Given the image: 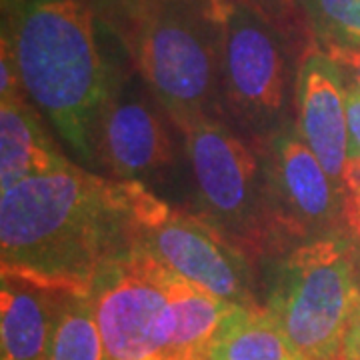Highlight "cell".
Listing matches in <instances>:
<instances>
[{
	"instance_id": "1",
	"label": "cell",
	"mask_w": 360,
	"mask_h": 360,
	"mask_svg": "<svg viewBox=\"0 0 360 360\" xmlns=\"http://www.w3.org/2000/svg\"><path fill=\"white\" fill-rule=\"evenodd\" d=\"M130 186L70 162L0 194V274L89 296L98 272L134 250Z\"/></svg>"
},
{
	"instance_id": "15",
	"label": "cell",
	"mask_w": 360,
	"mask_h": 360,
	"mask_svg": "<svg viewBox=\"0 0 360 360\" xmlns=\"http://www.w3.org/2000/svg\"><path fill=\"white\" fill-rule=\"evenodd\" d=\"M210 360H309L264 307H234L220 326Z\"/></svg>"
},
{
	"instance_id": "18",
	"label": "cell",
	"mask_w": 360,
	"mask_h": 360,
	"mask_svg": "<svg viewBox=\"0 0 360 360\" xmlns=\"http://www.w3.org/2000/svg\"><path fill=\"white\" fill-rule=\"evenodd\" d=\"M238 2L264 14L269 20H272L278 28H283L288 37H292L304 49L312 46L309 28L300 13V0H238Z\"/></svg>"
},
{
	"instance_id": "3",
	"label": "cell",
	"mask_w": 360,
	"mask_h": 360,
	"mask_svg": "<svg viewBox=\"0 0 360 360\" xmlns=\"http://www.w3.org/2000/svg\"><path fill=\"white\" fill-rule=\"evenodd\" d=\"M262 288L269 310L309 360H342L360 307V243L350 231L292 246L270 262Z\"/></svg>"
},
{
	"instance_id": "9",
	"label": "cell",
	"mask_w": 360,
	"mask_h": 360,
	"mask_svg": "<svg viewBox=\"0 0 360 360\" xmlns=\"http://www.w3.org/2000/svg\"><path fill=\"white\" fill-rule=\"evenodd\" d=\"M89 296L106 360H167L174 310L165 266L134 248L98 272Z\"/></svg>"
},
{
	"instance_id": "19",
	"label": "cell",
	"mask_w": 360,
	"mask_h": 360,
	"mask_svg": "<svg viewBox=\"0 0 360 360\" xmlns=\"http://www.w3.org/2000/svg\"><path fill=\"white\" fill-rule=\"evenodd\" d=\"M94 13L124 39L130 26L153 0H84Z\"/></svg>"
},
{
	"instance_id": "7",
	"label": "cell",
	"mask_w": 360,
	"mask_h": 360,
	"mask_svg": "<svg viewBox=\"0 0 360 360\" xmlns=\"http://www.w3.org/2000/svg\"><path fill=\"white\" fill-rule=\"evenodd\" d=\"M132 243L186 283L236 307H262V270L212 224L170 205L141 182L130 186Z\"/></svg>"
},
{
	"instance_id": "2",
	"label": "cell",
	"mask_w": 360,
	"mask_h": 360,
	"mask_svg": "<svg viewBox=\"0 0 360 360\" xmlns=\"http://www.w3.org/2000/svg\"><path fill=\"white\" fill-rule=\"evenodd\" d=\"M26 98L70 155L92 168L104 103L134 70L129 44L84 0H26L2 20Z\"/></svg>"
},
{
	"instance_id": "6",
	"label": "cell",
	"mask_w": 360,
	"mask_h": 360,
	"mask_svg": "<svg viewBox=\"0 0 360 360\" xmlns=\"http://www.w3.org/2000/svg\"><path fill=\"white\" fill-rule=\"evenodd\" d=\"M220 116L260 148L295 124L298 66L309 49L238 0H220Z\"/></svg>"
},
{
	"instance_id": "20",
	"label": "cell",
	"mask_w": 360,
	"mask_h": 360,
	"mask_svg": "<svg viewBox=\"0 0 360 360\" xmlns=\"http://www.w3.org/2000/svg\"><path fill=\"white\" fill-rule=\"evenodd\" d=\"M345 224L360 243V160H348L342 174Z\"/></svg>"
},
{
	"instance_id": "11",
	"label": "cell",
	"mask_w": 360,
	"mask_h": 360,
	"mask_svg": "<svg viewBox=\"0 0 360 360\" xmlns=\"http://www.w3.org/2000/svg\"><path fill=\"white\" fill-rule=\"evenodd\" d=\"M295 129L342 193L348 162L347 78L340 66L314 44L302 54L298 66Z\"/></svg>"
},
{
	"instance_id": "13",
	"label": "cell",
	"mask_w": 360,
	"mask_h": 360,
	"mask_svg": "<svg viewBox=\"0 0 360 360\" xmlns=\"http://www.w3.org/2000/svg\"><path fill=\"white\" fill-rule=\"evenodd\" d=\"M65 292L2 276L0 360H44Z\"/></svg>"
},
{
	"instance_id": "5",
	"label": "cell",
	"mask_w": 360,
	"mask_h": 360,
	"mask_svg": "<svg viewBox=\"0 0 360 360\" xmlns=\"http://www.w3.org/2000/svg\"><path fill=\"white\" fill-rule=\"evenodd\" d=\"M179 130L193 193L188 210L212 224L260 270L288 252L270 208L257 146L222 118H198Z\"/></svg>"
},
{
	"instance_id": "22",
	"label": "cell",
	"mask_w": 360,
	"mask_h": 360,
	"mask_svg": "<svg viewBox=\"0 0 360 360\" xmlns=\"http://www.w3.org/2000/svg\"><path fill=\"white\" fill-rule=\"evenodd\" d=\"M326 54L340 66L347 82L360 86V51H335Z\"/></svg>"
},
{
	"instance_id": "14",
	"label": "cell",
	"mask_w": 360,
	"mask_h": 360,
	"mask_svg": "<svg viewBox=\"0 0 360 360\" xmlns=\"http://www.w3.org/2000/svg\"><path fill=\"white\" fill-rule=\"evenodd\" d=\"M168 292L174 310V333L167 360H210L220 326L236 304L186 283L170 270Z\"/></svg>"
},
{
	"instance_id": "12",
	"label": "cell",
	"mask_w": 360,
	"mask_h": 360,
	"mask_svg": "<svg viewBox=\"0 0 360 360\" xmlns=\"http://www.w3.org/2000/svg\"><path fill=\"white\" fill-rule=\"evenodd\" d=\"M44 122L26 96L0 103V194L72 162Z\"/></svg>"
},
{
	"instance_id": "10",
	"label": "cell",
	"mask_w": 360,
	"mask_h": 360,
	"mask_svg": "<svg viewBox=\"0 0 360 360\" xmlns=\"http://www.w3.org/2000/svg\"><path fill=\"white\" fill-rule=\"evenodd\" d=\"M258 150L270 208L288 248L348 231L340 188L298 136L295 124L274 134Z\"/></svg>"
},
{
	"instance_id": "16",
	"label": "cell",
	"mask_w": 360,
	"mask_h": 360,
	"mask_svg": "<svg viewBox=\"0 0 360 360\" xmlns=\"http://www.w3.org/2000/svg\"><path fill=\"white\" fill-rule=\"evenodd\" d=\"M44 360H106L90 296L63 295Z\"/></svg>"
},
{
	"instance_id": "17",
	"label": "cell",
	"mask_w": 360,
	"mask_h": 360,
	"mask_svg": "<svg viewBox=\"0 0 360 360\" xmlns=\"http://www.w3.org/2000/svg\"><path fill=\"white\" fill-rule=\"evenodd\" d=\"M300 13L321 51H360V0H300Z\"/></svg>"
},
{
	"instance_id": "4",
	"label": "cell",
	"mask_w": 360,
	"mask_h": 360,
	"mask_svg": "<svg viewBox=\"0 0 360 360\" xmlns=\"http://www.w3.org/2000/svg\"><path fill=\"white\" fill-rule=\"evenodd\" d=\"M136 72L174 124L220 116V0H153L124 37Z\"/></svg>"
},
{
	"instance_id": "21",
	"label": "cell",
	"mask_w": 360,
	"mask_h": 360,
	"mask_svg": "<svg viewBox=\"0 0 360 360\" xmlns=\"http://www.w3.org/2000/svg\"><path fill=\"white\" fill-rule=\"evenodd\" d=\"M348 160H360V86L347 82Z\"/></svg>"
},
{
	"instance_id": "8",
	"label": "cell",
	"mask_w": 360,
	"mask_h": 360,
	"mask_svg": "<svg viewBox=\"0 0 360 360\" xmlns=\"http://www.w3.org/2000/svg\"><path fill=\"white\" fill-rule=\"evenodd\" d=\"M182 132L136 68L104 103L92 134V172L153 186L176 174Z\"/></svg>"
},
{
	"instance_id": "23",
	"label": "cell",
	"mask_w": 360,
	"mask_h": 360,
	"mask_svg": "<svg viewBox=\"0 0 360 360\" xmlns=\"http://www.w3.org/2000/svg\"><path fill=\"white\" fill-rule=\"evenodd\" d=\"M342 360H360V307L354 314V321L350 324V330L347 335Z\"/></svg>"
}]
</instances>
